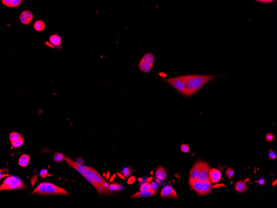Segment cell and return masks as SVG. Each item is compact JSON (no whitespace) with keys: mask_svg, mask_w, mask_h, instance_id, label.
<instances>
[{"mask_svg":"<svg viewBox=\"0 0 277 208\" xmlns=\"http://www.w3.org/2000/svg\"><path fill=\"white\" fill-rule=\"evenodd\" d=\"M27 188L19 177L15 176L7 177L0 186V190H13Z\"/></svg>","mask_w":277,"mask_h":208,"instance_id":"cell-1","label":"cell"},{"mask_svg":"<svg viewBox=\"0 0 277 208\" xmlns=\"http://www.w3.org/2000/svg\"><path fill=\"white\" fill-rule=\"evenodd\" d=\"M162 80L170 84L179 92L185 96L186 87L184 75L164 79Z\"/></svg>","mask_w":277,"mask_h":208,"instance_id":"cell-2","label":"cell"},{"mask_svg":"<svg viewBox=\"0 0 277 208\" xmlns=\"http://www.w3.org/2000/svg\"><path fill=\"white\" fill-rule=\"evenodd\" d=\"M219 76L216 75H197L195 74V93L197 92L211 80H213Z\"/></svg>","mask_w":277,"mask_h":208,"instance_id":"cell-3","label":"cell"},{"mask_svg":"<svg viewBox=\"0 0 277 208\" xmlns=\"http://www.w3.org/2000/svg\"><path fill=\"white\" fill-rule=\"evenodd\" d=\"M64 195L69 196L68 192L56 185L47 182L46 195Z\"/></svg>","mask_w":277,"mask_h":208,"instance_id":"cell-4","label":"cell"},{"mask_svg":"<svg viewBox=\"0 0 277 208\" xmlns=\"http://www.w3.org/2000/svg\"><path fill=\"white\" fill-rule=\"evenodd\" d=\"M186 81V90L185 96H190L196 93L195 84V74L184 75Z\"/></svg>","mask_w":277,"mask_h":208,"instance_id":"cell-5","label":"cell"},{"mask_svg":"<svg viewBox=\"0 0 277 208\" xmlns=\"http://www.w3.org/2000/svg\"><path fill=\"white\" fill-rule=\"evenodd\" d=\"M64 160L70 167L76 170L82 176L85 175L87 170L86 166L79 164L66 155H64Z\"/></svg>","mask_w":277,"mask_h":208,"instance_id":"cell-6","label":"cell"},{"mask_svg":"<svg viewBox=\"0 0 277 208\" xmlns=\"http://www.w3.org/2000/svg\"><path fill=\"white\" fill-rule=\"evenodd\" d=\"M202 161H198L194 165L190 173L189 180H196L200 179Z\"/></svg>","mask_w":277,"mask_h":208,"instance_id":"cell-7","label":"cell"},{"mask_svg":"<svg viewBox=\"0 0 277 208\" xmlns=\"http://www.w3.org/2000/svg\"><path fill=\"white\" fill-rule=\"evenodd\" d=\"M211 169L210 166L207 162H202L200 180L202 182H204L209 179V174Z\"/></svg>","mask_w":277,"mask_h":208,"instance_id":"cell-8","label":"cell"},{"mask_svg":"<svg viewBox=\"0 0 277 208\" xmlns=\"http://www.w3.org/2000/svg\"><path fill=\"white\" fill-rule=\"evenodd\" d=\"M33 19V15L29 10L23 11L20 16V20L22 24L29 25Z\"/></svg>","mask_w":277,"mask_h":208,"instance_id":"cell-9","label":"cell"},{"mask_svg":"<svg viewBox=\"0 0 277 208\" xmlns=\"http://www.w3.org/2000/svg\"><path fill=\"white\" fill-rule=\"evenodd\" d=\"M160 196L162 198H178L177 193L171 186H166L161 190Z\"/></svg>","mask_w":277,"mask_h":208,"instance_id":"cell-10","label":"cell"},{"mask_svg":"<svg viewBox=\"0 0 277 208\" xmlns=\"http://www.w3.org/2000/svg\"><path fill=\"white\" fill-rule=\"evenodd\" d=\"M83 177H84L93 186H94V188H95V189H96L98 193H99V194H100V195H101V194H105V193H106V192H105V189H104L103 188V186L100 183H99V182H97L96 180H95L92 177H89V176L85 175L83 176Z\"/></svg>","mask_w":277,"mask_h":208,"instance_id":"cell-11","label":"cell"},{"mask_svg":"<svg viewBox=\"0 0 277 208\" xmlns=\"http://www.w3.org/2000/svg\"><path fill=\"white\" fill-rule=\"evenodd\" d=\"M156 191L154 189L151 190L145 191H140L136 193L130 197L131 198H147L152 196L156 193Z\"/></svg>","mask_w":277,"mask_h":208,"instance_id":"cell-12","label":"cell"},{"mask_svg":"<svg viewBox=\"0 0 277 208\" xmlns=\"http://www.w3.org/2000/svg\"><path fill=\"white\" fill-rule=\"evenodd\" d=\"M189 183L191 188L199 195H202L203 182L200 179L196 180H189Z\"/></svg>","mask_w":277,"mask_h":208,"instance_id":"cell-13","label":"cell"},{"mask_svg":"<svg viewBox=\"0 0 277 208\" xmlns=\"http://www.w3.org/2000/svg\"><path fill=\"white\" fill-rule=\"evenodd\" d=\"M222 178L221 173L219 170L216 169H211L209 174V178L212 183H216L219 182Z\"/></svg>","mask_w":277,"mask_h":208,"instance_id":"cell-14","label":"cell"},{"mask_svg":"<svg viewBox=\"0 0 277 208\" xmlns=\"http://www.w3.org/2000/svg\"><path fill=\"white\" fill-rule=\"evenodd\" d=\"M90 172H91L92 177L95 180H96L97 182H99V183H100V184L103 186V188H104V185L105 184L106 182V181L105 180V179H104L103 177H102L95 169L93 168L92 167H90Z\"/></svg>","mask_w":277,"mask_h":208,"instance_id":"cell-15","label":"cell"},{"mask_svg":"<svg viewBox=\"0 0 277 208\" xmlns=\"http://www.w3.org/2000/svg\"><path fill=\"white\" fill-rule=\"evenodd\" d=\"M47 182H43L39 184L37 188L33 192L32 194L40 195H46Z\"/></svg>","mask_w":277,"mask_h":208,"instance_id":"cell-16","label":"cell"},{"mask_svg":"<svg viewBox=\"0 0 277 208\" xmlns=\"http://www.w3.org/2000/svg\"><path fill=\"white\" fill-rule=\"evenodd\" d=\"M2 4L9 8H15L19 7L22 3L21 0H2Z\"/></svg>","mask_w":277,"mask_h":208,"instance_id":"cell-17","label":"cell"},{"mask_svg":"<svg viewBox=\"0 0 277 208\" xmlns=\"http://www.w3.org/2000/svg\"><path fill=\"white\" fill-rule=\"evenodd\" d=\"M212 184L210 180L203 182L202 195H206L211 193Z\"/></svg>","mask_w":277,"mask_h":208,"instance_id":"cell-18","label":"cell"},{"mask_svg":"<svg viewBox=\"0 0 277 208\" xmlns=\"http://www.w3.org/2000/svg\"><path fill=\"white\" fill-rule=\"evenodd\" d=\"M138 68L140 69L141 71L143 73H147L150 71L152 68L153 65L149 64L146 63L144 61L141 60L139 63H138Z\"/></svg>","mask_w":277,"mask_h":208,"instance_id":"cell-19","label":"cell"},{"mask_svg":"<svg viewBox=\"0 0 277 208\" xmlns=\"http://www.w3.org/2000/svg\"><path fill=\"white\" fill-rule=\"evenodd\" d=\"M235 190L238 193H244L247 190V187L245 181H238L235 185Z\"/></svg>","mask_w":277,"mask_h":208,"instance_id":"cell-20","label":"cell"},{"mask_svg":"<svg viewBox=\"0 0 277 208\" xmlns=\"http://www.w3.org/2000/svg\"><path fill=\"white\" fill-rule=\"evenodd\" d=\"M141 60L144 61L146 63L152 65H154V61H155V57L152 53H151V52H148L144 55Z\"/></svg>","mask_w":277,"mask_h":208,"instance_id":"cell-21","label":"cell"},{"mask_svg":"<svg viewBox=\"0 0 277 208\" xmlns=\"http://www.w3.org/2000/svg\"><path fill=\"white\" fill-rule=\"evenodd\" d=\"M30 157L27 154H23L20 158L18 164L21 167H27L30 163Z\"/></svg>","mask_w":277,"mask_h":208,"instance_id":"cell-22","label":"cell"},{"mask_svg":"<svg viewBox=\"0 0 277 208\" xmlns=\"http://www.w3.org/2000/svg\"><path fill=\"white\" fill-rule=\"evenodd\" d=\"M155 174L157 178L160 180L165 179L167 177L166 170L162 166L158 167L156 171Z\"/></svg>","mask_w":277,"mask_h":208,"instance_id":"cell-23","label":"cell"},{"mask_svg":"<svg viewBox=\"0 0 277 208\" xmlns=\"http://www.w3.org/2000/svg\"><path fill=\"white\" fill-rule=\"evenodd\" d=\"M50 41L52 45L56 47H59L61 45L62 39L57 34H54L50 37Z\"/></svg>","mask_w":277,"mask_h":208,"instance_id":"cell-24","label":"cell"},{"mask_svg":"<svg viewBox=\"0 0 277 208\" xmlns=\"http://www.w3.org/2000/svg\"><path fill=\"white\" fill-rule=\"evenodd\" d=\"M34 29L37 32H42L45 30V23L41 20H37L34 23L33 25Z\"/></svg>","mask_w":277,"mask_h":208,"instance_id":"cell-25","label":"cell"},{"mask_svg":"<svg viewBox=\"0 0 277 208\" xmlns=\"http://www.w3.org/2000/svg\"><path fill=\"white\" fill-rule=\"evenodd\" d=\"M9 138L11 142L17 141L22 138V135L20 133L16 132H12L10 133Z\"/></svg>","mask_w":277,"mask_h":208,"instance_id":"cell-26","label":"cell"},{"mask_svg":"<svg viewBox=\"0 0 277 208\" xmlns=\"http://www.w3.org/2000/svg\"><path fill=\"white\" fill-rule=\"evenodd\" d=\"M64 155L60 153H56L54 156V160L57 162H61L64 160Z\"/></svg>","mask_w":277,"mask_h":208,"instance_id":"cell-27","label":"cell"},{"mask_svg":"<svg viewBox=\"0 0 277 208\" xmlns=\"http://www.w3.org/2000/svg\"><path fill=\"white\" fill-rule=\"evenodd\" d=\"M23 143H24V139L22 138L19 140L11 143L12 148H18L20 147L23 145Z\"/></svg>","mask_w":277,"mask_h":208,"instance_id":"cell-28","label":"cell"},{"mask_svg":"<svg viewBox=\"0 0 277 208\" xmlns=\"http://www.w3.org/2000/svg\"><path fill=\"white\" fill-rule=\"evenodd\" d=\"M152 189H153L152 186L150 183H145L142 184L139 190L140 191H145L150 190Z\"/></svg>","mask_w":277,"mask_h":208,"instance_id":"cell-29","label":"cell"},{"mask_svg":"<svg viewBox=\"0 0 277 208\" xmlns=\"http://www.w3.org/2000/svg\"><path fill=\"white\" fill-rule=\"evenodd\" d=\"M120 184L117 183H112L109 185L108 190L109 192L116 191L119 190Z\"/></svg>","mask_w":277,"mask_h":208,"instance_id":"cell-30","label":"cell"},{"mask_svg":"<svg viewBox=\"0 0 277 208\" xmlns=\"http://www.w3.org/2000/svg\"><path fill=\"white\" fill-rule=\"evenodd\" d=\"M121 173L123 175L124 177H125V178H127L131 175L130 167H125L123 170L121 172Z\"/></svg>","mask_w":277,"mask_h":208,"instance_id":"cell-31","label":"cell"},{"mask_svg":"<svg viewBox=\"0 0 277 208\" xmlns=\"http://www.w3.org/2000/svg\"><path fill=\"white\" fill-rule=\"evenodd\" d=\"M181 150L184 153H190V147L187 144H182L181 145Z\"/></svg>","mask_w":277,"mask_h":208,"instance_id":"cell-32","label":"cell"},{"mask_svg":"<svg viewBox=\"0 0 277 208\" xmlns=\"http://www.w3.org/2000/svg\"><path fill=\"white\" fill-rule=\"evenodd\" d=\"M226 174L228 178H231L234 177V171L231 167H229L226 170Z\"/></svg>","mask_w":277,"mask_h":208,"instance_id":"cell-33","label":"cell"},{"mask_svg":"<svg viewBox=\"0 0 277 208\" xmlns=\"http://www.w3.org/2000/svg\"><path fill=\"white\" fill-rule=\"evenodd\" d=\"M274 139V136L273 133H267L266 136V140L267 142H272Z\"/></svg>","mask_w":277,"mask_h":208,"instance_id":"cell-34","label":"cell"},{"mask_svg":"<svg viewBox=\"0 0 277 208\" xmlns=\"http://www.w3.org/2000/svg\"><path fill=\"white\" fill-rule=\"evenodd\" d=\"M268 155H269V159L274 160L276 158V155L274 151L271 149H269L268 151Z\"/></svg>","mask_w":277,"mask_h":208,"instance_id":"cell-35","label":"cell"},{"mask_svg":"<svg viewBox=\"0 0 277 208\" xmlns=\"http://www.w3.org/2000/svg\"><path fill=\"white\" fill-rule=\"evenodd\" d=\"M48 171L46 169H42L40 171V175L42 178H45L48 175Z\"/></svg>","mask_w":277,"mask_h":208,"instance_id":"cell-36","label":"cell"},{"mask_svg":"<svg viewBox=\"0 0 277 208\" xmlns=\"http://www.w3.org/2000/svg\"><path fill=\"white\" fill-rule=\"evenodd\" d=\"M256 1V2L265 3H270L274 2V1H273V0H258V1Z\"/></svg>","mask_w":277,"mask_h":208,"instance_id":"cell-37","label":"cell"},{"mask_svg":"<svg viewBox=\"0 0 277 208\" xmlns=\"http://www.w3.org/2000/svg\"><path fill=\"white\" fill-rule=\"evenodd\" d=\"M37 180V175L34 176L32 178L31 182V184H32L33 186H34L35 185V183H36Z\"/></svg>","mask_w":277,"mask_h":208,"instance_id":"cell-38","label":"cell"},{"mask_svg":"<svg viewBox=\"0 0 277 208\" xmlns=\"http://www.w3.org/2000/svg\"><path fill=\"white\" fill-rule=\"evenodd\" d=\"M258 184L260 185L261 186L264 185L266 183V180L263 179H260L259 180H258Z\"/></svg>","mask_w":277,"mask_h":208,"instance_id":"cell-39","label":"cell"},{"mask_svg":"<svg viewBox=\"0 0 277 208\" xmlns=\"http://www.w3.org/2000/svg\"><path fill=\"white\" fill-rule=\"evenodd\" d=\"M152 186L153 189L154 188H155V189H156V188L157 187V184H156L154 183V182H153V185H152Z\"/></svg>","mask_w":277,"mask_h":208,"instance_id":"cell-40","label":"cell"}]
</instances>
